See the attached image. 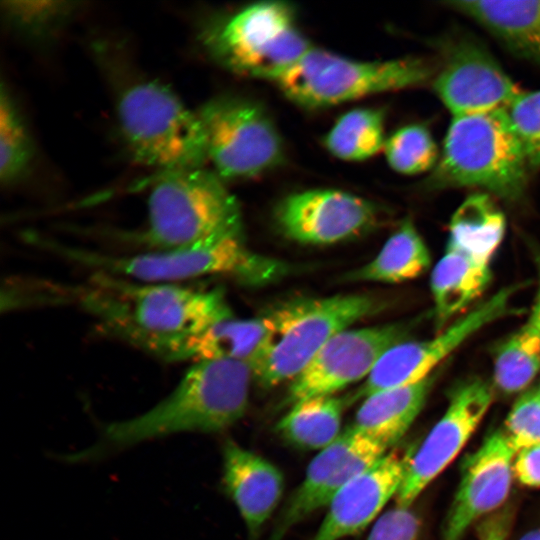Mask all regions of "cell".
Masks as SVG:
<instances>
[{"mask_svg": "<svg viewBox=\"0 0 540 540\" xmlns=\"http://www.w3.org/2000/svg\"><path fill=\"white\" fill-rule=\"evenodd\" d=\"M148 196L140 241L149 251L243 237L240 206L214 171L204 167L159 173Z\"/></svg>", "mask_w": 540, "mask_h": 540, "instance_id": "3957f363", "label": "cell"}, {"mask_svg": "<svg viewBox=\"0 0 540 540\" xmlns=\"http://www.w3.org/2000/svg\"><path fill=\"white\" fill-rule=\"evenodd\" d=\"M478 540H506V527L503 521H493L485 525L478 535Z\"/></svg>", "mask_w": 540, "mask_h": 540, "instance_id": "d590c367", "label": "cell"}, {"mask_svg": "<svg viewBox=\"0 0 540 540\" xmlns=\"http://www.w3.org/2000/svg\"><path fill=\"white\" fill-rule=\"evenodd\" d=\"M433 88L453 116L506 108L521 92L493 55L467 38L448 47Z\"/></svg>", "mask_w": 540, "mask_h": 540, "instance_id": "9a60e30c", "label": "cell"}, {"mask_svg": "<svg viewBox=\"0 0 540 540\" xmlns=\"http://www.w3.org/2000/svg\"><path fill=\"white\" fill-rule=\"evenodd\" d=\"M274 334V324L268 313L249 319L231 316L200 333L153 339L144 342L139 348L168 361L242 362L254 372L268 355Z\"/></svg>", "mask_w": 540, "mask_h": 540, "instance_id": "e0dca14e", "label": "cell"}, {"mask_svg": "<svg viewBox=\"0 0 540 540\" xmlns=\"http://www.w3.org/2000/svg\"><path fill=\"white\" fill-rule=\"evenodd\" d=\"M208 54L225 68L271 81L313 45L283 1H259L212 21L201 34Z\"/></svg>", "mask_w": 540, "mask_h": 540, "instance_id": "8992f818", "label": "cell"}, {"mask_svg": "<svg viewBox=\"0 0 540 540\" xmlns=\"http://www.w3.org/2000/svg\"><path fill=\"white\" fill-rule=\"evenodd\" d=\"M528 163L505 108L453 116L428 185L476 187L506 200L524 193Z\"/></svg>", "mask_w": 540, "mask_h": 540, "instance_id": "277c9868", "label": "cell"}, {"mask_svg": "<svg viewBox=\"0 0 540 540\" xmlns=\"http://www.w3.org/2000/svg\"><path fill=\"white\" fill-rule=\"evenodd\" d=\"M540 370V333L524 325L498 349L494 381L505 393L524 390Z\"/></svg>", "mask_w": 540, "mask_h": 540, "instance_id": "4316f807", "label": "cell"}, {"mask_svg": "<svg viewBox=\"0 0 540 540\" xmlns=\"http://www.w3.org/2000/svg\"><path fill=\"white\" fill-rule=\"evenodd\" d=\"M504 434L515 451L540 444V393L538 389L522 394L505 421Z\"/></svg>", "mask_w": 540, "mask_h": 540, "instance_id": "4dcf8cb0", "label": "cell"}, {"mask_svg": "<svg viewBox=\"0 0 540 540\" xmlns=\"http://www.w3.org/2000/svg\"><path fill=\"white\" fill-rule=\"evenodd\" d=\"M490 279L488 263L447 245L430 280L437 325L441 327L474 302L484 292Z\"/></svg>", "mask_w": 540, "mask_h": 540, "instance_id": "7402d4cb", "label": "cell"}, {"mask_svg": "<svg viewBox=\"0 0 540 540\" xmlns=\"http://www.w3.org/2000/svg\"><path fill=\"white\" fill-rule=\"evenodd\" d=\"M379 307L372 296L348 294L298 299L274 308L268 312L274 341L254 370V380L263 388L291 382L334 336Z\"/></svg>", "mask_w": 540, "mask_h": 540, "instance_id": "ba28073f", "label": "cell"}, {"mask_svg": "<svg viewBox=\"0 0 540 540\" xmlns=\"http://www.w3.org/2000/svg\"><path fill=\"white\" fill-rule=\"evenodd\" d=\"M407 327L389 323L346 329L334 336L291 382L285 404L313 396L336 395L345 387L365 380L379 358L405 340Z\"/></svg>", "mask_w": 540, "mask_h": 540, "instance_id": "8fae6325", "label": "cell"}, {"mask_svg": "<svg viewBox=\"0 0 540 540\" xmlns=\"http://www.w3.org/2000/svg\"><path fill=\"white\" fill-rule=\"evenodd\" d=\"M485 28L511 53L540 66V0L448 1Z\"/></svg>", "mask_w": 540, "mask_h": 540, "instance_id": "ffe728a7", "label": "cell"}, {"mask_svg": "<svg viewBox=\"0 0 540 540\" xmlns=\"http://www.w3.org/2000/svg\"><path fill=\"white\" fill-rule=\"evenodd\" d=\"M515 452L504 432L496 431L467 457L441 540H461L475 521L502 505L514 477Z\"/></svg>", "mask_w": 540, "mask_h": 540, "instance_id": "2e32d148", "label": "cell"}, {"mask_svg": "<svg viewBox=\"0 0 540 540\" xmlns=\"http://www.w3.org/2000/svg\"><path fill=\"white\" fill-rule=\"evenodd\" d=\"M79 304L103 326L139 347L146 341L204 331L233 316L219 289L174 283L135 284L102 273L83 289Z\"/></svg>", "mask_w": 540, "mask_h": 540, "instance_id": "6da1fadb", "label": "cell"}, {"mask_svg": "<svg viewBox=\"0 0 540 540\" xmlns=\"http://www.w3.org/2000/svg\"><path fill=\"white\" fill-rule=\"evenodd\" d=\"M379 216L375 203L337 189H310L287 195L275 208L281 233L301 244L329 245L372 228Z\"/></svg>", "mask_w": 540, "mask_h": 540, "instance_id": "5bb4252c", "label": "cell"}, {"mask_svg": "<svg viewBox=\"0 0 540 540\" xmlns=\"http://www.w3.org/2000/svg\"><path fill=\"white\" fill-rule=\"evenodd\" d=\"M493 400L488 384L473 379L458 386L448 406L424 441L410 454L406 473L395 497L410 507L427 486L454 460L470 439Z\"/></svg>", "mask_w": 540, "mask_h": 540, "instance_id": "4fadbf2b", "label": "cell"}, {"mask_svg": "<svg viewBox=\"0 0 540 540\" xmlns=\"http://www.w3.org/2000/svg\"><path fill=\"white\" fill-rule=\"evenodd\" d=\"M532 255L538 274V288L536 291V296L531 310V314L525 325L533 331L540 333V248L534 247L532 249Z\"/></svg>", "mask_w": 540, "mask_h": 540, "instance_id": "e575fe53", "label": "cell"}, {"mask_svg": "<svg viewBox=\"0 0 540 540\" xmlns=\"http://www.w3.org/2000/svg\"><path fill=\"white\" fill-rule=\"evenodd\" d=\"M410 455L387 452L352 479L328 504V510L312 540H340L364 530L403 482Z\"/></svg>", "mask_w": 540, "mask_h": 540, "instance_id": "ac0fdd59", "label": "cell"}, {"mask_svg": "<svg viewBox=\"0 0 540 540\" xmlns=\"http://www.w3.org/2000/svg\"><path fill=\"white\" fill-rule=\"evenodd\" d=\"M344 403L345 400L336 395L297 401L277 423V432L294 446L320 451L341 434Z\"/></svg>", "mask_w": 540, "mask_h": 540, "instance_id": "d4e9b609", "label": "cell"}, {"mask_svg": "<svg viewBox=\"0 0 540 540\" xmlns=\"http://www.w3.org/2000/svg\"><path fill=\"white\" fill-rule=\"evenodd\" d=\"M33 158V144L14 101L4 86L0 96V180L3 185L19 181Z\"/></svg>", "mask_w": 540, "mask_h": 540, "instance_id": "83f0119b", "label": "cell"}, {"mask_svg": "<svg viewBox=\"0 0 540 540\" xmlns=\"http://www.w3.org/2000/svg\"><path fill=\"white\" fill-rule=\"evenodd\" d=\"M430 75L418 58L360 61L313 46L271 82L293 103L316 109L417 86Z\"/></svg>", "mask_w": 540, "mask_h": 540, "instance_id": "52a82bcc", "label": "cell"}, {"mask_svg": "<svg viewBox=\"0 0 540 540\" xmlns=\"http://www.w3.org/2000/svg\"><path fill=\"white\" fill-rule=\"evenodd\" d=\"M385 113L378 108H356L341 115L324 137V145L345 161L366 160L384 148Z\"/></svg>", "mask_w": 540, "mask_h": 540, "instance_id": "484cf974", "label": "cell"}, {"mask_svg": "<svg viewBox=\"0 0 540 540\" xmlns=\"http://www.w3.org/2000/svg\"><path fill=\"white\" fill-rule=\"evenodd\" d=\"M519 540H540V527L527 532Z\"/></svg>", "mask_w": 540, "mask_h": 540, "instance_id": "8d00e7d4", "label": "cell"}, {"mask_svg": "<svg viewBox=\"0 0 540 540\" xmlns=\"http://www.w3.org/2000/svg\"><path fill=\"white\" fill-rule=\"evenodd\" d=\"M530 169L540 166V90L520 92L505 108Z\"/></svg>", "mask_w": 540, "mask_h": 540, "instance_id": "f546056e", "label": "cell"}, {"mask_svg": "<svg viewBox=\"0 0 540 540\" xmlns=\"http://www.w3.org/2000/svg\"><path fill=\"white\" fill-rule=\"evenodd\" d=\"M433 376L367 396L351 426L389 449L404 436L421 412L433 386Z\"/></svg>", "mask_w": 540, "mask_h": 540, "instance_id": "44dd1931", "label": "cell"}, {"mask_svg": "<svg viewBox=\"0 0 540 540\" xmlns=\"http://www.w3.org/2000/svg\"><path fill=\"white\" fill-rule=\"evenodd\" d=\"M221 480L250 539H255L279 505L284 491L282 472L266 458L228 439L222 446Z\"/></svg>", "mask_w": 540, "mask_h": 540, "instance_id": "d6986e66", "label": "cell"}, {"mask_svg": "<svg viewBox=\"0 0 540 540\" xmlns=\"http://www.w3.org/2000/svg\"><path fill=\"white\" fill-rule=\"evenodd\" d=\"M117 117L131 154L159 173L199 168L208 161L198 112L158 81L127 86L117 100Z\"/></svg>", "mask_w": 540, "mask_h": 540, "instance_id": "5b68a950", "label": "cell"}, {"mask_svg": "<svg viewBox=\"0 0 540 540\" xmlns=\"http://www.w3.org/2000/svg\"><path fill=\"white\" fill-rule=\"evenodd\" d=\"M252 379V368L242 362L196 361L176 388L153 408L106 425L101 445L94 452L180 432H221L245 415Z\"/></svg>", "mask_w": 540, "mask_h": 540, "instance_id": "7a4b0ae2", "label": "cell"}, {"mask_svg": "<svg viewBox=\"0 0 540 540\" xmlns=\"http://www.w3.org/2000/svg\"><path fill=\"white\" fill-rule=\"evenodd\" d=\"M198 115L205 133L207 160L222 180L255 177L283 160L277 127L256 102L216 97L205 103Z\"/></svg>", "mask_w": 540, "mask_h": 540, "instance_id": "9c48e42d", "label": "cell"}, {"mask_svg": "<svg viewBox=\"0 0 540 540\" xmlns=\"http://www.w3.org/2000/svg\"><path fill=\"white\" fill-rule=\"evenodd\" d=\"M420 519L410 507L396 505L374 522L367 540H418Z\"/></svg>", "mask_w": 540, "mask_h": 540, "instance_id": "d6a6232c", "label": "cell"}, {"mask_svg": "<svg viewBox=\"0 0 540 540\" xmlns=\"http://www.w3.org/2000/svg\"><path fill=\"white\" fill-rule=\"evenodd\" d=\"M2 6L15 26L31 33L51 30L72 10L68 3L58 1H7Z\"/></svg>", "mask_w": 540, "mask_h": 540, "instance_id": "1f68e13d", "label": "cell"}, {"mask_svg": "<svg viewBox=\"0 0 540 540\" xmlns=\"http://www.w3.org/2000/svg\"><path fill=\"white\" fill-rule=\"evenodd\" d=\"M502 211L485 193L468 196L454 212L449 223V241L469 256L490 264L505 233Z\"/></svg>", "mask_w": 540, "mask_h": 540, "instance_id": "cb8c5ba5", "label": "cell"}, {"mask_svg": "<svg viewBox=\"0 0 540 540\" xmlns=\"http://www.w3.org/2000/svg\"><path fill=\"white\" fill-rule=\"evenodd\" d=\"M430 265L429 250L409 218L386 240L368 263L347 273L351 282L400 283L420 276Z\"/></svg>", "mask_w": 540, "mask_h": 540, "instance_id": "603a6c76", "label": "cell"}, {"mask_svg": "<svg viewBox=\"0 0 540 540\" xmlns=\"http://www.w3.org/2000/svg\"><path fill=\"white\" fill-rule=\"evenodd\" d=\"M538 391H539V393H540V387H539Z\"/></svg>", "mask_w": 540, "mask_h": 540, "instance_id": "74e56055", "label": "cell"}, {"mask_svg": "<svg viewBox=\"0 0 540 540\" xmlns=\"http://www.w3.org/2000/svg\"><path fill=\"white\" fill-rule=\"evenodd\" d=\"M387 452L351 425L346 427L310 461L303 480L282 507L269 540H283L294 526L327 507L342 488Z\"/></svg>", "mask_w": 540, "mask_h": 540, "instance_id": "7c38bea8", "label": "cell"}, {"mask_svg": "<svg viewBox=\"0 0 540 540\" xmlns=\"http://www.w3.org/2000/svg\"><path fill=\"white\" fill-rule=\"evenodd\" d=\"M514 477L528 487H540V444L521 448L513 459Z\"/></svg>", "mask_w": 540, "mask_h": 540, "instance_id": "836d02e7", "label": "cell"}, {"mask_svg": "<svg viewBox=\"0 0 540 540\" xmlns=\"http://www.w3.org/2000/svg\"><path fill=\"white\" fill-rule=\"evenodd\" d=\"M518 288L499 290L433 338L393 345L348 401L363 400L378 391L412 385L430 377L434 368L473 334L513 312L511 302Z\"/></svg>", "mask_w": 540, "mask_h": 540, "instance_id": "30bf717a", "label": "cell"}, {"mask_svg": "<svg viewBox=\"0 0 540 540\" xmlns=\"http://www.w3.org/2000/svg\"><path fill=\"white\" fill-rule=\"evenodd\" d=\"M389 166L398 173L415 175L434 169L439 155L427 127L409 124L386 138L383 148Z\"/></svg>", "mask_w": 540, "mask_h": 540, "instance_id": "f1b7e54d", "label": "cell"}]
</instances>
